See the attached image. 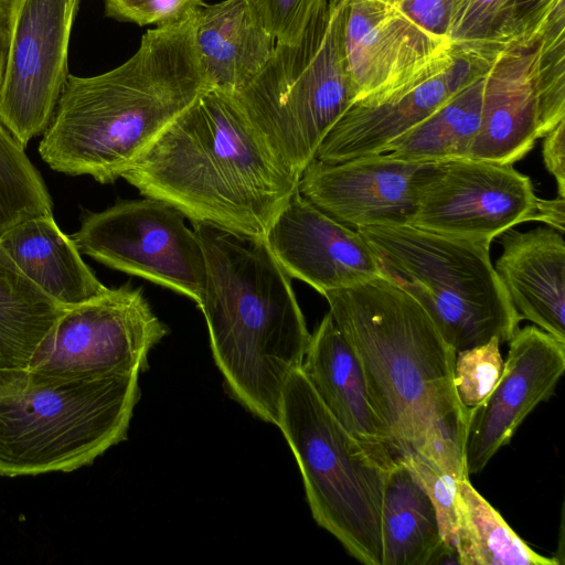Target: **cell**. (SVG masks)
Listing matches in <instances>:
<instances>
[{"label": "cell", "instance_id": "26", "mask_svg": "<svg viewBox=\"0 0 565 565\" xmlns=\"http://www.w3.org/2000/svg\"><path fill=\"white\" fill-rule=\"evenodd\" d=\"M456 558L461 565H556L534 552L501 514L461 479L456 497Z\"/></svg>", "mask_w": 565, "mask_h": 565}, {"label": "cell", "instance_id": "25", "mask_svg": "<svg viewBox=\"0 0 565 565\" xmlns=\"http://www.w3.org/2000/svg\"><path fill=\"white\" fill-rule=\"evenodd\" d=\"M484 72L417 126L388 143L384 152L418 164L469 158L480 126Z\"/></svg>", "mask_w": 565, "mask_h": 565}, {"label": "cell", "instance_id": "17", "mask_svg": "<svg viewBox=\"0 0 565 565\" xmlns=\"http://www.w3.org/2000/svg\"><path fill=\"white\" fill-rule=\"evenodd\" d=\"M540 33L500 51L486 70L480 126L469 158L513 164L541 138L540 96L546 56Z\"/></svg>", "mask_w": 565, "mask_h": 565}, {"label": "cell", "instance_id": "23", "mask_svg": "<svg viewBox=\"0 0 565 565\" xmlns=\"http://www.w3.org/2000/svg\"><path fill=\"white\" fill-rule=\"evenodd\" d=\"M381 535L382 565H431L455 556L429 495L399 459L385 480Z\"/></svg>", "mask_w": 565, "mask_h": 565}, {"label": "cell", "instance_id": "18", "mask_svg": "<svg viewBox=\"0 0 565 565\" xmlns=\"http://www.w3.org/2000/svg\"><path fill=\"white\" fill-rule=\"evenodd\" d=\"M343 40L353 103L451 47L417 24L398 0H345Z\"/></svg>", "mask_w": 565, "mask_h": 565}, {"label": "cell", "instance_id": "7", "mask_svg": "<svg viewBox=\"0 0 565 565\" xmlns=\"http://www.w3.org/2000/svg\"><path fill=\"white\" fill-rule=\"evenodd\" d=\"M381 275L409 294L456 351L509 342L522 320L490 259V245L413 225L356 228Z\"/></svg>", "mask_w": 565, "mask_h": 565}, {"label": "cell", "instance_id": "32", "mask_svg": "<svg viewBox=\"0 0 565 565\" xmlns=\"http://www.w3.org/2000/svg\"><path fill=\"white\" fill-rule=\"evenodd\" d=\"M276 43H294L301 35L315 0H252Z\"/></svg>", "mask_w": 565, "mask_h": 565}, {"label": "cell", "instance_id": "4", "mask_svg": "<svg viewBox=\"0 0 565 565\" xmlns=\"http://www.w3.org/2000/svg\"><path fill=\"white\" fill-rule=\"evenodd\" d=\"M206 280L200 305L226 390L257 418L277 425L281 395L310 341L291 278L264 238L194 222Z\"/></svg>", "mask_w": 565, "mask_h": 565}, {"label": "cell", "instance_id": "36", "mask_svg": "<svg viewBox=\"0 0 565 565\" xmlns=\"http://www.w3.org/2000/svg\"><path fill=\"white\" fill-rule=\"evenodd\" d=\"M17 1L0 0V86L9 56Z\"/></svg>", "mask_w": 565, "mask_h": 565}, {"label": "cell", "instance_id": "37", "mask_svg": "<svg viewBox=\"0 0 565 565\" xmlns=\"http://www.w3.org/2000/svg\"><path fill=\"white\" fill-rule=\"evenodd\" d=\"M565 198L558 196L557 199L537 201L534 221L543 222L561 233L564 234L565 225Z\"/></svg>", "mask_w": 565, "mask_h": 565}, {"label": "cell", "instance_id": "13", "mask_svg": "<svg viewBox=\"0 0 565 565\" xmlns=\"http://www.w3.org/2000/svg\"><path fill=\"white\" fill-rule=\"evenodd\" d=\"M488 67L452 46L402 79L353 103L320 145L316 159L340 162L383 153Z\"/></svg>", "mask_w": 565, "mask_h": 565}, {"label": "cell", "instance_id": "30", "mask_svg": "<svg viewBox=\"0 0 565 565\" xmlns=\"http://www.w3.org/2000/svg\"><path fill=\"white\" fill-rule=\"evenodd\" d=\"M500 344L498 338H492L484 344L456 353L454 384L467 409L480 405L498 383L504 365Z\"/></svg>", "mask_w": 565, "mask_h": 565}, {"label": "cell", "instance_id": "12", "mask_svg": "<svg viewBox=\"0 0 565 565\" xmlns=\"http://www.w3.org/2000/svg\"><path fill=\"white\" fill-rule=\"evenodd\" d=\"M81 0H18L0 86V120L25 148L50 125L68 77V47Z\"/></svg>", "mask_w": 565, "mask_h": 565}, {"label": "cell", "instance_id": "22", "mask_svg": "<svg viewBox=\"0 0 565 565\" xmlns=\"http://www.w3.org/2000/svg\"><path fill=\"white\" fill-rule=\"evenodd\" d=\"M0 244L39 289L64 307L85 303L109 289L83 262L76 244L60 230L53 214L15 225Z\"/></svg>", "mask_w": 565, "mask_h": 565}, {"label": "cell", "instance_id": "21", "mask_svg": "<svg viewBox=\"0 0 565 565\" xmlns=\"http://www.w3.org/2000/svg\"><path fill=\"white\" fill-rule=\"evenodd\" d=\"M193 31L209 89L230 95L262 70L276 45L252 0L202 4L194 13Z\"/></svg>", "mask_w": 565, "mask_h": 565}, {"label": "cell", "instance_id": "5", "mask_svg": "<svg viewBox=\"0 0 565 565\" xmlns=\"http://www.w3.org/2000/svg\"><path fill=\"white\" fill-rule=\"evenodd\" d=\"M139 374L0 370V476L73 471L125 440Z\"/></svg>", "mask_w": 565, "mask_h": 565}, {"label": "cell", "instance_id": "19", "mask_svg": "<svg viewBox=\"0 0 565 565\" xmlns=\"http://www.w3.org/2000/svg\"><path fill=\"white\" fill-rule=\"evenodd\" d=\"M301 370L339 424L390 471L398 461L392 439L372 405L359 360L330 312L311 334Z\"/></svg>", "mask_w": 565, "mask_h": 565}, {"label": "cell", "instance_id": "20", "mask_svg": "<svg viewBox=\"0 0 565 565\" xmlns=\"http://www.w3.org/2000/svg\"><path fill=\"white\" fill-rule=\"evenodd\" d=\"M494 269L521 319L565 342V242L552 227L502 234Z\"/></svg>", "mask_w": 565, "mask_h": 565}, {"label": "cell", "instance_id": "16", "mask_svg": "<svg viewBox=\"0 0 565 565\" xmlns=\"http://www.w3.org/2000/svg\"><path fill=\"white\" fill-rule=\"evenodd\" d=\"M418 163L375 153L340 162L312 160L299 192L319 210L351 227L411 225L413 177Z\"/></svg>", "mask_w": 565, "mask_h": 565}, {"label": "cell", "instance_id": "14", "mask_svg": "<svg viewBox=\"0 0 565 565\" xmlns=\"http://www.w3.org/2000/svg\"><path fill=\"white\" fill-rule=\"evenodd\" d=\"M564 371L565 342L535 326L518 329L494 388L468 409L463 457L469 476L482 471L530 413L554 394Z\"/></svg>", "mask_w": 565, "mask_h": 565}, {"label": "cell", "instance_id": "27", "mask_svg": "<svg viewBox=\"0 0 565 565\" xmlns=\"http://www.w3.org/2000/svg\"><path fill=\"white\" fill-rule=\"evenodd\" d=\"M515 0H452L447 40L460 54L487 66L513 43Z\"/></svg>", "mask_w": 565, "mask_h": 565}, {"label": "cell", "instance_id": "10", "mask_svg": "<svg viewBox=\"0 0 565 565\" xmlns=\"http://www.w3.org/2000/svg\"><path fill=\"white\" fill-rule=\"evenodd\" d=\"M411 225L490 245L520 223L534 221L539 198L513 164L471 158L422 163L413 177Z\"/></svg>", "mask_w": 565, "mask_h": 565}, {"label": "cell", "instance_id": "9", "mask_svg": "<svg viewBox=\"0 0 565 565\" xmlns=\"http://www.w3.org/2000/svg\"><path fill=\"white\" fill-rule=\"evenodd\" d=\"M184 217L159 199L121 201L102 212L87 213L72 239L82 255L175 290L200 307L205 258Z\"/></svg>", "mask_w": 565, "mask_h": 565}, {"label": "cell", "instance_id": "29", "mask_svg": "<svg viewBox=\"0 0 565 565\" xmlns=\"http://www.w3.org/2000/svg\"><path fill=\"white\" fill-rule=\"evenodd\" d=\"M399 460L429 495L437 513L441 537L456 556V497L459 481L469 478V475L416 452Z\"/></svg>", "mask_w": 565, "mask_h": 565}, {"label": "cell", "instance_id": "34", "mask_svg": "<svg viewBox=\"0 0 565 565\" xmlns=\"http://www.w3.org/2000/svg\"><path fill=\"white\" fill-rule=\"evenodd\" d=\"M562 1L564 0H515L512 17L513 43L535 35Z\"/></svg>", "mask_w": 565, "mask_h": 565}, {"label": "cell", "instance_id": "35", "mask_svg": "<svg viewBox=\"0 0 565 565\" xmlns=\"http://www.w3.org/2000/svg\"><path fill=\"white\" fill-rule=\"evenodd\" d=\"M543 138L544 164L556 180L558 196L565 198V120H562Z\"/></svg>", "mask_w": 565, "mask_h": 565}, {"label": "cell", "instance_id": "38", "mask_svg": "<svg viewBox=\"0 0 565 565\" xmlns=\"http://www.w3.org/2000/svg\"><path fill=\"white\" fill-rule=\"evenodd\" d=\"M341 1H342V0H328V2H329L330 4H337V3L341 2Z\"/></svg>", "mask_w": 565, "mask_h": 565}, {"label": "cell", "instance_id": "8", "mask_svg": "<svg viewBox=\"0 0 565 565\" xmlns=\"http://www.w3.org/2000/svg\"><path fill=\"white\" fill-rule=\"evenodd\" d=\"M277 427L299 467L317 524L360 563L382 565L381 511L388 471L332 416L301 367L285 384Z\"/></svg>", "mask_w": 565, "mask_h": 565}, {"label": "cell", "instance_id": "15", "mask_svg": "<svg viewBox=\"0 0 565 565\" xmlns=\"http://www.w3.org/2000/svg\"><path fill=\"white\" fill-rule=\"evenodd\" d=\"M264 239L290 278L305 281L321 295L381 276L360 233L319 210L298 189Z\"/></svg>", "mask_w": 565, "mask_h": 565}, {"label": "cell", "instance_id": "6", "mask_svg": "<svg viewBox=\"0 0 565 565\" xmlns=\"http://www.w3.org/2000/svg\"><path fill=\"white\" fill-rule=\"evenodd\" d=\"M345 0H315L294 43H276L232 96L277 159L300 178L355 94L343 40Z\"/></svg>", "mask_w": 565, "mask_h": 565}, {"label": "cell", "instance_id": "11", "mask_svg": "<svg viewBox=\"0 0 565 565\" xmlns=\"http://www.w3.org/2000/svg\"><path fill=\"white\" fill-rule=\"evenodd\" d=\"M167 333L142 289L127 282L68 308L29 369L71 376L143 372L150 350Z\"/></svg>", "mask_w": 565, "mask_h": 565}, {"label": "cell", "instance_id": "28", "mask_svg": "<svg viewBox=\"0 0 565 565\" xmlns=\"http://www.w3.org/2000/svg\"><path fill=\"white\" fill-rule=\"evenodd\" d=\"M52 213V201L24 148L0 120V238L15 225Z\"/></svg>", "mask_w": 565, "mask_h": 565}, {"label": "cell", "instance_id": "1", "mask_svg": "<svg viewBox=\"0 0 565 565\" xmlns=\"http://www.w3.org/2000/svg\"><path fill=\"white\" fill-rule=\"evenodd\" d=\"M193 22L194 14L148 30L138 51L106 73L68 75L39 145L52 170L116 181L209 89Z\"/></svg>", "mask_w": 565, "mask_h": 565}, {"label": "cell", "instance_id": "2", "mask_svg": "<svg viewBox=\"0 0 565 565\" xmlns=\"http://www.w3.org/2000/svg\"><path fill=\"white\" fill-rule=\"evenodd\" d=\"M322 296L359 360L397 459L463 451L468 409L455 390L456 351L422 306L382 275Z\"/></svg>", "mask_w": 565, "mask_h": 565}, {"label": "cell", "instance_id": "24", "mask_svg": "<svg viewBox=\"0 0 565 565\" xmlns=\"http://www.w3.org/2000/svg\"><path fill=\"white\" fill-rule=\"evenodd\" d=\"M67 309L39 289L0 244V370L29 369Z\"/></svg>", "mask_w": 565, "mask_h": 565}, {"label": "cell", "instance_id": "33", "mask_svg": "<svg viewBox=\"0 0 565 565\" xmlns=\"http://www.w3.org/2000/svg\"><path fill=\"white\" fill-rule=\"evenodd\" d=\"M398 1L404 11L417 24H419L426 31L447 40L452 0Z\"/></svg>", "mask_w": 565, "mask_h": 565}, {"label": "cell", "instance_id": "3", "mask_svg": "<svg viewBox=\"0 0 565 565\" xmlns=\"http://www.w3.org/2000/svg\"><path fill=\"white\" fill-rule=\"evenodd\" d=\"M192 223L264 238L299 179L273 153L232 95L207 89L121 175Z\"/></svg>", "mask_w": 565, "mask_h": 565}, {"label": "cell", "instance_id": "31", "mask_svg": "<svg viewBox=\"0 0 565 565\" xmlns=\"http://www.w3.org/2000/svg\"><path fill=\"white\" fill-rule=\"evenodd\" d=\"M105 14L124 22L157 26L182 22L192 17L203 0H104Z\"/></svg>", "mask_w": 565, "mask_h": 565}]
</instances>
